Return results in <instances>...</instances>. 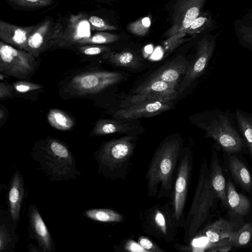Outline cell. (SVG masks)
<instances>
[{
  "label": "cell",
  "instance_id": "obj_1",
  "mask_svg": "<svg viewBox=\"0 0 252 252\" xmlns=\"http://www.w3.org/2000/svg\"><path fill=\"white\" fill-rule=\"evenodd\" d=\"M181 141L171 136L155 151L146 175L147 195L160 198L171 195L175 169L181 152Z\"/></svg>",
  "mask_w": 252,
  "mask_h": 252
},
{
  "label": "cell",
  "instance_id": "obj_2",
  "mask_svg": "<svg viewBox=\"0 0 252 252\" xmlns=\"http://www.w3.org/2000/svg\"><path fill=\"white\" fill-rule=\"evenodd\" d=\"M193 123L205 132L206 138H212L229 155L247 147L234 112L220 109L201 112L194 116Z\"/></svg>",
  "mask_w": 252,
  "mask_h": 252
},
{
  "label": "cell",
  "instance_id": "obj_3",
  "mask_svg": "<svg viewBox=\"0 0 252 252\" xmlns=\"http://www.w3.org/2000/svg\"><path fill=\"white\" fill-rule=\"evenodd\" d=\"M32 157L39 169L52 181H68L80 177L72 153L58 139L49 138L36 146Z\"/></svg>",
  "mask_w": 252,
  "mask_h": 252
},
{
  "label": "cell",
  "instance_id": "obj_4",
  "mask_svg": "<svg viewBox=\"0 0 252 252\" xmlns=\"http://www.w3.org/2000/svg\"><path fill=\"white\" fill-rule=\"evenodd\" d=\"M136 135H127L104 143L95 152L98 172L110 179L124 180L127 173L137 140Z\"/></svg>",
  "mask_w": 252,
  "mask_h": 252
},
{
  "label": "cell",
  "instance_id": "obj_5",
  "mask_svg": "<svg viewBox=\"0 0 252 252\" xmlns=\"http://www.w3.org/2000/svg\"><path fill=\"white\" fill-rule=\"evenodd\" d=\"M216 197L210 181L209 168L204 158L191 206L183 223L186 243L196 236L213 210Z\"/></svg>",
  "mask_w": 252,
  "mask_h": 252
},
{
  "label": "cell",
  "instance_id": "obj_6",
  "mask_svg": "<svg viewBox=\"0 0 252 252\" xmlns=\"http://www.w3.org/2000/svg\"><path fill=\"white\" fill-rule=\"evenodd\" d=\"M35 57L30 53L0 42V72L18 79H27L35 68Z\"/></svg>",
  "mask_w": 252,
  "mask_h": 252
},
{
  "label": "cell",
  "instance_id": "obj_7",
  "mask_svg": "<svg viewBox=\"0 0 252 252\" xmlns=\"http://www.w3.org/2000/svg\"><path fill=\"white\" fill-rule=\"evenodd\" d=\"M123 79V74L119 72H87L74 76L68 83L67 89L70 93L77 95L94 94L120 82Z\"/></svg>",
  "mask_w": 252,
  "mask_h": 252
},
{
  "label": "cell",
  "instance_id": "obj_8",
  "mask_svg": "<svg viewBox=\"0 0 252 252\" xmlns=\"http://www.w3.org/2000/svg\"><path fill=\"white\" fill-rule=\"evenodd\" d=\"M144 228L146 233L167 241H172L179 225L174 218L173 210L169 208L155 206L144 214Z\"/></svg>",
  "mask_w": 252,
  "mask_h": 252
},
{
  "label": "cell",
  "instance_id": "obj_9",
  "mask_svg": "<svg viewBox=\"0 0 252 252\" xmlns=\"http://www.w3.org/2000/svg\"><path fill=\"white\" fill-rule=\"evenodd\" d=\"M192 166V157L190 150L181 152L173 190V210L178 224L184 214Z\"/></svg>",
  "mask_w": 252,
  "mask_h": 252
},
{
  "label": "cell",
  "instance_id": "obj_10",
  "mask_svg": "<svg viewBox=\"0 0 252 252\" xmlns=\"http://www.w3.org/2000/svg\"><path fill=\"white\" fill-rule=\"evenodd\" d=\"M62 24L51 18H47L36 25L27 42L26 51L34 57L41 53L55 47L63 32Z\"/></svg>",
  "mask_w": 252,
  "mask_h": 252
},
{
  "label": "cell",
  "instance_id": "obj_11",
  "mask_svg": "<svg viewBox=\"0 0 252 252\" xmlns=\"http://www.w3.org/2000/svg\"><path fill=\"white\" fill-rule=\"evenodd\" d=\"M216 43V38L211 36H206L198 41L196 55L184 76L179 93H182L204 72L214 53Z\"/></svg>",
  "mask_w": 252,
  "mask_h": 252
},
{
  "label": "cell",
  "instance_id": "obj_12",
  "mask_svg": "<svg viewBox=\"0 0 252 252\" xmlns=\"http://www.w3.org/2000/svg\"><path fill=\"white\" fill-rule=\"evenodd\" d=\"M206 0H178L174 6L172 25L165 32L167 38L182 32L200 15Z\"/></svg>",
  "mask_w": 252,
  "mask_h": 252
},
{
  "label": "cell",
  "instance_id": "obj_13",
  "mask_svg": "<svg viewBox=\"0 0 252 252\" xmlns=\"http://www.w3.org/2000/svg\"><path fill=\"white\" fill-rule=\"evenodd\" d=\"M28 234L35 240L43 252H53L55 245L36 206L30 204L28 212Z\"/></svg>",
  "mask_w": 252,
  "mask_h": 252
},
{
  "label": "cell",
  "instance_id": "obj_14",
  "mask_svg": "<svg viewBox=\"0 0 252 252\" xmlns=\"http://www.w3.org/2000/svg\"><path fill=\"white\" fill-rule=\"evenodd\" d=\"M91 27L86 15L82 13L71 15L56 47H68L85 38L91 36Z\"/></svg>",
  "mask_w": 252,
  "mask_h": 252
},
{
  "label": "cell",
  "instance_id": "obj_15",
  "mask_svg": "<svg viewBox=\"0 0 252 252\" xmlns=\"http://www.w3.org/2000/svg\"><path fill=\"white\" fill-rule=\"evenodd\" d=\"M173 101H153L138 103L117 110L112 116L114 119H132L150 117L172 109Z\"/></svg>",
  "mask_w": 252,
  "mask_h": 252
},
{
  "label": "cell",
  "instance_id": "obj_16",
  "mask_svg": "<svg viewBox=\"0 0 252 252\" xmlns=\"http://www.w3.org/2000/svg\"><path fill=\"white\" fill-rule=\"evenodd\" d=\"M233 232V224L229 221L220 219L206 225L199 234L208 240V251L213 252L217 247L230 246L228 239Z\"/></svg>",
  "mask_w": 252,
  "mask_h": 252
},
{
  "label": "cell",
  "instance_id": "obj_17",
  "mask_svg": "<svg viewBox=\"0 0 252 252\" xmlns=\"http://www.w3.org/2000/svg\"><path fill=\"white\" fill-rule=\"evenodd\" d=\"M36 25L19 26L0 20V38L5 43L26 51L28 39Z\"/></svg>",
  "mask_w": 252,
  "mask_h": 252
},
{
  "label": "cell",
  "instance_id": "obj_18",
  "mask_svg": "<svg viewBox=\"0 0 252 252\" xmlns=\"http://www.w3.org/2000/svg\"><path fill=\"white\" fill-rule=\"evenodd\" d=\"M189 64L183 56H178L151 74L145 82L159 80L177 84L181 77L186 73Z\"/></svg>",
  "mask_w": 252,
  "mask_h": 252
},
{
  "label": "cell",
  "instance_id": "obj_19",
  "mask_svg": "<svg viewBox=\"0 0 252 252\" xmlns=\"http://www.w3.org/2000/svg\"><path fill=\"white\" fill-rule=\"evenodd\" d=\"M25 188L22 175L16 171L10 181L8 193V213L15 223L19 220Z\"/></svg>",
  "mask_w": 252,
  "mask_h": 252
},
{
  "label": "cell",
  "instance_id": "obj_20",
  "mask_svg": "<svg viewBox=\"0 0 252 252\" xmlns=\"http://www.w3.org/2000/svg\"><path fill=\"white\" fill-rule=\"evenodd\" d=\"M132 119L101 120L97 122L90 136H102L113 133H124L129 135H136V129L139 126L132 123Z\"/></svg>",
  "mask_w": 252,
  "mask_h": 252
},
{
  "label": "cell",
  "instance_id": "obj_21",
  "mask_svg": "<svg viewBox=\"0 0 252 252\" xmlns=\"http://www.w3.org/2000/svg\"><path fill=\"white\" fill-rule=\"evenodd\" d=\"M0 252H14L18 239L16 223L8 212L1 209L0 216Z\"/></svg>",
  "mask_w": 252,
  "mask_h": 252
},
{
  "label": "cell",
  "instance_id": "obj_22",
  "mask_svg": "<svg viewBox=\"0 0 252 252\" xmlns=\"http://www.w3.org/2000/svg\"><path fill=\"white\" fill-rule=\"evenodd\" d=\"M210 181L217 197L226 207H228L226 197V184L217 152L212 149V157L209 168Z\"/></svg>",
  "mask_w": 252,
  "mask_h": 252
},
{
  "label": "cell",
  "instance_id": "obj_23",
  "mask_svg": "<svg viewBox=\"0 0 252 252\" xmlns=\"http://www.w3.org/2000/svg\"><path fill=\"white\" fill-rule=\"evenodd\" d=\"M176 85L159 80L144 82L137 88L134 94H150L173 101L179 94V92L175 89Z\"/></svg>",
  "mask_w": 252,
  "mask_h": 252
},
{
  "label": "cell",
  "instance_id": "obj_24",
  "mask_svg": "<svg viewBox=\"0 0 252 252\" xmlns=\"http://www.w3.org/2000/svg\"><path fill=\"white\" fill-rule=\"evenodd\" d=\"M228 167L234 180L246 191L252 192V177L245 164L235 155H230Z\"/></svg>",
  "mask_w": 252,
  "mask_h": 252
},
{
  "label": "cell",
  "instance_id": "obj_25",
  "mask_svg": "<svg viewBox=\"0 0 252 252\" xmlns=\"http://www.w3.org/2000/svg\"><path fill=\"white\" fill-rule=\"evenodd\" d=\"M103 58L117 66L137 69L141 65L139 56L135 53L128 50L119 53L110 51L104 53Z\"/></svg>",
  "mask_w": 252,
  "mask_h": 252
},
{
  "label": "cell",
  "instance_id": "obj_26",
  "mask_svg": "<svg viewBox=\"0 0 252 252\" xmlns=\"http://www.w3.org/2000/svg\"><path fill=\"white\" fill-rule=\"evenodd\" d=\"M226 197L228 207L236 214L244 216L249 213L251 206L250 200L237 192L230 180L226 184Z\"/></svg>",
  "mask_w": 252,
  "mask_h": 252
},
{
  "label": "cell",
  "instance_id": "obj_27",
  "mask_svg": "<svg viewBox=\"0 0 252 252\" xmlns=\"http://www.w3.org/2000/svg\"><path fill=\"white\" fill-rule=\"evenodd\" d=\"M237 125L252 158V113L236 108L234 112Z\"/></svg>",
  "mask_w": 252,
  "mask_h": 252
},
{
  "label": "cell",
  "instance_id": "obj_28",
  "mask_svg": "<svg viewBox=\"0 0 252 252\" xmlns=\"http://www.w3.org/2000/svg\"><path fill=\"white\" fill-rule=\"evenodd\" d=\"M84 215L94 221L102 222H119L124 220L118 212L108 208H95L85 211Z\"/></svg>",
  "mask_w": 252,
  "mask_h": 252
},
{
  "label": "cell",
  "instance_id": "obj_29",
  "mask_svg": "<svg viewBox=\"0 0 252 252\" xmlns=\"http://www.w3.org/2000/svg\"><path fill=\"white\" fill-rule=\"evenodd\" d=\"M47 119L54 128L65 131L71 129L74 125L73 120L64 112L56 109L49 111Z\"/></svg>",
  "mask_w": 252,
  "mask_h": 252
},
{
  "label": "cell",
  "instance_id": "obj_30",
  "mask_svg": "<svg viewBox=\"0 0 252 252\" xmlns=\"http://www.w3.org/2000/svg\"><path fill=\"white\" fill-rule=\"evenodd\" d=\"M252 238V223H247L237 231H233L228 239L232 247H240L247 245Z\"/></svg>",
  "mask_w": 252,
  "mask_h": 252
},
{
  "label": "cell",
  "instance_id": "obj_31",
  "mask_svg": "<svg viewBox=\"0 0 252 252\" xmlns=\"http://www.w3.org/2000/svg\"><path fill=\"white\" fill-rule=\"evenodd\" d=\"M120 36L107 32H99L88 38H83L77 42V44H103L114 42L120 39Z\"/></svg>",
  "mask_w": 252,
  "mask_h": 252
},
{
  "label": "cell",
  "instance_id": "obj_32",
  "mask_svg": "<svg viewBox=\"0 0 252 252\" xmlns=\"http://www.w3.org/2000/svg\"><path fill=\"white\" fill-rule=\"evenodd\" d=\"M151 26V17L141 18L129 23L127 30L134 35L144 36L147 34Z\"/></svg>",
  "mask_w": 252,
  "mask_h": 252
},
{
  "label": "cell",
  "instance_id": "obj_33",
  "mask_svg": "<svg viewBox=\"0 0 252 252\" xmlns=\"http://www.w3.org/2000/svg\"><path fill=\"white\" fill-rule=\"evenodd\" d=\"M186 34L184 32H179L163 41L161 45L164 53L166 54L170 53L180 45L189 40L190 38H185Z\"/></svg>",
  "mask_w": 252,
  "mask_h": 252
},
{
  "label": "cell",
  "instance_id": "obj_34",
  "mask_svg": "<svg viewBox=\"0 0 252 252\" xmlns=\"http://www.w3.org/2000/svg\"><path fill=\"white\" fill-rule=\"evenodd\" d=\"M211 19L207 16H199L190 24L189 27L182 32L186 34H195L201 32L209 27Z\"/></svg>",
  "mask_w": 252,
  "mask_h": 252
},
{
  "label": "cell",
  "instance_id": "obj_35",
  "mask_svg": "<svg viewBox=\"0 0 252 252\" xmlns=\"http://www.w3.org/2000/svg\"><path fill=\"white\" fill-rule=\"evenodd\" d=\"M91 29L93 31H105L117 30V27L107 23L103 19L97 16H91L88 18Z\"/></svg>",
  "mask_w": 252,
  "mask_h": 252
},
{
  "label": "cell",
  "instance_id": "obj_36",
  "mask_svg": "<svg viewBox=\"0 0 252 252\" xmlns=\"http://www.w3.org/2000/svg\"><path fill=\"white\" fill-rule=\"evenodd\" d=\"M15 4L23 7L40 8L51 5L53 0H9Z\"/></svg>",
  "mask_w": 252,
  "mask_h": 252
},
{
  "label": "cell",
  "instance_id": "obj_37",
  "mask_svg": "<svg viewBox=\"0 0 252 252\" xmlns=\"http://www.w3.org/2000/svg\"><path fill=\"white\" fill-rule=\"evenodd\" d=\"M82 45L79 48V50L81 53L86 55H97L111 51L109 47L103 45L97 44Z\"/></svg>",
  "mask_w": 252,
  "mask_h": 252
},
{
  "label": "cell",
  "instance_id": "obj_38",
  "mask_svg": "<svg viewBox=\"0 0 252 252\" xmlns=\"http://www.w3.org/2000/svg\"><path fill=\"white\" fill-rule=\"evenodd\" d=\"M13 88L17 92L25 93L40 89L43 88V86L36 83L25 81H18L13 84Z\"/></svg>",
  "mask_w": 252,
  "mask_h": 252
},
{
  "label": "cell",
  "instance_id": "obj_39",
  "mask_svg": "<svg viewBox=\"0 0 252 252\" xmlns=\"http://www.w3.org/2000/svg\"><path fill=\"white\" fill-rule=\"evenodd\" d=\"M138 242L147 252H163L160 247L145 236H140Z\"/></svg>",
  "mask_w": 252,
  "mask_h": 252
},
{
  "label": "cell",
  "instance_id": "obj_40",
  "mask_svg": "<svg viewBox=\"0 0 252 252\" xmlns=\"http://www.w3.org/2000/svg\"><path fill=\"white\" fill-rule=\"evenodd\" d=\"M124 249L130 252H147L137 242L129 240L126 242Z\"/></svg>",
  "mask_w": 252,
  "mask_h": 252
},
{
  "label": "cell",
  "instance_id": "obj_41",
  "mask_svg": "<svg viewBox=\"0 0 252 252\" xmlns=\"http://www.w3.org/2000/svg\"><path fill=\"white\" fill-rule=\"evenodd\" d=\"M12 87L2 82L0 83V98L9 97L12 95Z\"/></svg>",
  "mask_w": 252,
  "mask_h": 252
},
{
  "label": "cell",
  "instance_id": "obj_42",
  "mask_svg": "<svg viewBox=\"0 0 252 252\" xmlns=\"http://www.w3.org/2000/svg\"><path fill=\"white\" fill-rule=\"evenodd\" d=\"M4 117V112H3V110L0 108V121H2Z\"/></svg>",
  "mask_w": 252,
  "mask_h": 252
},
{
  "label": "cell",
  "instance_id": "obj_43",
  "mask_svg": "<svg viewBox=\"0 0 252 252\" xmlns=\"http://www.w3.org/2000/svg\"><path fill=\"white\" fill-rule=\"evenodd\" d=\"M4 75H5L3 74V73H0V81H2L3 80V79H4Z\"/></svg>",
  "mask_w": 252,
  "mask_h": 252
}]
</instances>
